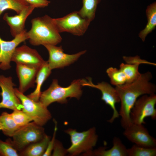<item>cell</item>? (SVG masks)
Here are the masks:
<instances>
[{"mask_svg": "<svg viewBox=\"0 0 156 156\" xmlns=\"http://www.w3.org/2000/svg\"><path fill=\"white\" fill-rule=\"evenodd\" d=\"M36 8H44L48 6L50 2L47 0H24Z\"/></svg>", "mask_w": 156, "mask_h": 156, "instance_id": "32", "label": "cell"}, {"mask_svg": "<svg viewBox=\"0 0 156 156\" xmlns=\"http://www.w3.org/2000/svg\"><path fill=\"white\" fill-rule=\"evenodd\" d=\"M28 39L26 30L11 40L6 41L0 37V69L5 70L11 67L12 55L17 46Z\"/></svg>", "mask_w": 156, "mask_h": 156, "instance_id": "13", "label": "cell"}, {"mask_svg": "<svg viewBox=\"0 0 156 156\" xmlns=\"http://www.w3.org/2000/svg\"><path fill=\"white\" fill-rule=\"evenodd\" d=\"M123 134L135 144L145 147L156 148V139L150 134L143 124L132 123L125 129Z\"/></svg>", "mask_w": 156, "mask_h": 156, "instance_id": "12", "label": "cell"}, {"mask_svg": "<svg viewBox=\"0 0 156 156\" xmlns=\"http://www.w3.org/2000/svg\"><path fill=\"white\" fill-rule=\"evenodd\" d=\"M0 123L3 133L7 136L12 137L20 128L15 122L10 114L3 112L0 115Z\"/></svg>", "mask_w": 156, "mask_h": 156, "instance_id": "21", "label": "cell"}, {"mask_svg": "<svg viewBox=\"0 0 156 156\" xmlns=\"http://www.w3.org/2000/svg\"><path fill=\"white\" fill-rule=\"evenodd\" d=\"M46 134L42 126L31 122L20 127L13 135L11 141L20 153L30 145L41 140Z\"/></svg>", "mask_w": 156, "mask_h": 156, "instance_id": "5", "label": "cell"}, {"mask_svg": "<svg viewBox=\"0 0 156 156\" xmlns=\"http://www.w3.org/2000/svg\"><path fill=\"white\" fill-rule=\"evenodd\" d=\"M55 123V127L53 136L52 138L50 140L46 149L43 154V156H49L51 155L52 152L53 151L55 143V136L56 133L57 129V122L55 120H54Z\"/></svg>", "mask_w": 156, "mask_h": 156, "instance_id": "29", "label": "cell"}, {"mask_svg": "<svg viewBox=\"0 0 156 156\" xmlns=\"http://www.w3.org/2000/svg\"><path fill=\"white\" fill-rule=\"evenodd\" d=\"M156 148H150L133 145L127 149V156H155Z\"/></svg>", "mask_w": 156, "mask_h": 156, "instance_id": "26", "label": "cell"}, {"mask_svg": "<svg viewBox=\"0 0 156 156\" xmlns=\"http://www.w3.org/2000/svg\"><path fill=\"white\" fill-rule=\"evenodd\" d=\"M35 8L29 5L19 14L12 16H9L8 13L4 14L3 19L9 26L11 34L13 37L25 30V25L26 19Z\"/></svg>", "mask_w": 156, "mask_h": 156, "instance_id": "16", "label": "cell"}, {"mask_svg": "<svg viewBox=\"0 0 156 156\" xmlns=\"http://www.w3.org/2000/svg\"><path fill=\"white\" fill-rule=\"evenodd\" d=\"M82 86L81 79L74 80L69 86L63 87L59 85L57 79H54L49 87L41 92L39 101L47 107L55 102L66 103L69 97L79 99L82 93Z\"/></svg>", "mask_w": 156, "mask_h": 156, "instance_id": "3", "label": "cell"}, {"mask_svg": "<svg viewBox=\"0 0 156 156\" xmlns=\"http://www.w3.org/2000/svg\"><path fill=\"white\" fill-rule=\"evenodd\" d=\"M139 63L132 64L121 63L120 65V69L125 75L127 83H130L136 80L141 73L139 71Z\"/></svg>", "mask_w": 156, "mask_h": 156, "instance_id": "24", "label": "cell"}, {"mask_svg": "<svg viewBox=\"0 0 156 156\" xmlns=\"http://www.w3.org/2000/svg\"><path fill=\"white\" fill-rule=\"evenodd\" d=\"M156 104L155 93L144 94L139 97L131 110L130 116L132 123L139 125L145 124L144 119L147 117L155 120Z\"/></svg>", "mask_w": 156, "mask_h": 156, "instance_id": "8", "label": "cell"}, {"mask_svg": "<svg viewBox=\"0 0 156 156\" xmlns=\"http://www.w3.org/2000/svg\"><path fill=\"white\" fill-rule=\"evenodd\" d=\"M53 20L60 33L67 32L78 36L83 35L91 22L83 17L79 11L72 12L61 18H53Z\"/></svg>", "mask_w": 156, "mask_h": 156, "instance_id": "6", "label": "cell"}, {"mask_svg": "<svg viewBox=\"0 0 156 156\" xmlns=\"http://www.w3.org/2000/svg\"><path fill=\"white\" fill-rule=\"evenodd\" d=\"M64 131L69 135L71 142L70 146L66 149L67 153L73 156L83 153L92 155L93 149L96 145L98 137L95 127L81 132L71 128Z\"/></svg>", "mask_w": 156, "mask_h": 156, "instance_id": "4", "label": "cell"}, {"mask_svg": "<svg viewBox=\"0 0 156 156\" xmlns=\"http://www.w3.org/2000/svg\"><path fill=\"white\" fill-rule=\"evenodd\" d=\"M1 130V127L0 123V130Z\"/></svg>", "mask_w": 156, "mask_h": 156, "instance_id": "33", "label": "cell"}, {"mask_svg": "<svg viewBox=\"0 0 156 156\" xmlns=\"http://www.w3.org/2000/svg\"><path fill=\"white\" fill-rule=\"evenodd\" d=\"M16 94L20 100L22 110L38 125L42 126L51 118V114L47 109L39 101H36L20 92L15 88Z\"/></svg>", "mask_w": 156, "mask_h": 156, "instance_id": "7", "label": "cell"}, {"mask_svg": "<svg viewBox=\"0 0 156 156\" xmlns=\"http://www.w3.org/2000/svg\"><path fill=\"white\" fill-rule=\"evenodd\" d=\"M147 23L145 28L139 34V37L144 42L147 35L155 29L156 26V3L154 2L148 5L146 11Z\"/></svg>", "mask_w": 156, "mask_h": 156, "instance_id": "20", "label": "cell"}, {"mask_svg": "<svg viewBox=\"0 0 156 156\" xmlns=\"http://www.w3.org/2000/svg\"><path fill=\"white\" fill-rule=\"evenodd\" d=\"M40 68L16 64V71L19 81L18 89L19 91L24 94L29 88L34 86L36 76Z\"/></svg>", "mask_w": 156, "mask_h": 156, "instance_id": "15", "label": "cell"}, {"mask_svg": "<svg viewBox=\"0 0 156 156\" xmlns=\"http://www.w3.org/2000/svg\"><path fill=\"white\" fill-rule=\"evenodd\" d=\"M31 27L27 31L28 39L33 46L51 44L56 45L62 38L54 23L53 18L47 15L33 18Z\"/></svg>", "mask_w": 156, "mask_h": 156, "instance_id": "2", "label": "cell"}, {"mask_svg": "<svg viewBox=\"0 0 156 156\" xmlns=\"http://www.w3.org/2000/svg\"><path fill=\"white\" fill-rule=\"evenodd\" d=\"M11 61L39 68L45 61L36 50L23 45L16 49Z\"/></svg>", "mask_w": 156, "mask_h": 156, "instance_id": "14", "label": "cell"}, {"mask_svg": "<svg viewBox=\"0 0 156 156\" xmlns=\"http://www.w3.org/2000/svg\"><path fill=\"white\" fill-rule=\"evenodd\" d=\"M11 77H6L0 75V95L2 100L0 102V109L6 108L14 110H21L22 106L16 96Z\"/></svg>", "mask_w": 156, "mask_h": 156, "instance_id": "11", "label": "cell"}, {"mask_svg": "<svg viewBox=\"0 0 156 156\" xmlns=\"http://www.w3.org/2000/svg\"><path fill=\"white\" fill-rule=\"evenodd\" d=\"M152 78L151 72L148 71L141 74L136 80L131 83L116 86L121 103L119 112L121 118L120 123L124 129L132 123L130 112L137 99L143 95L156 92L155 85L150 81Z\"/></svg>", "mask_w": 156, "mask_h": 156, "instance_id": "1", "label": "cell"}, {"mask_svg": "<svg viewBox=\"0 0 156 156\" xmlns=\"http://www.w3.org/2000/svg\"><path fill=\"white\" fill-rule=\"evenodd\" d=\"M51 137L46 134L40 141L28 146L19 153L22 156H42L45 152Z\"/></svg>", "mask_w": 156, "mask_h": 156, "instance_id": "19", "label": "cell"}, {"mask_svg": "<svg viewBox=\"0 0 156 156\" xmlns=\"http://www.w3.org/2000/svg\"><path fill=\"white\" fill-rule=\"evenodd\" d=\"M29 4L24 0H0V16L5 10L10 9L18 14Z\"/></svg>", "mask_w": 156, "mask_h": 156, "instance_id": "22", "label": "cell"}, {"mask_svg": "<svg viewBox=\"0 0 156 156\" xmlns=\"http://www.w3.org/2000/svg\"><path fill=\"white\" fill-rule=\"evenodd\" d=\"M123 58L127 63H139L140 64H146L154 65H156L154 63L150 62L146 60L141 59L140 57L138 55L135 57L124 56L123 57Z\"/></svg>", "mask_w": 156, "mask_h": 156, "instance_id": "31", "label": "cell"}, {"mask_svg": "<svg viewBox=\"0 0 156 156\" xmlns=\"http://www.w3.org/2000/svg\"><path fill=\"white\" fill-rule=\"evenodd\" d=\"M44 46L48 52L49 56L47 61L52 70L69 66L77 61L86 51L84 50L74 54H68L64 52L61 46L58 47L55 45L46 44Z\"/></svg>", "mask_w": 156, "mask_h": 156, "instance_id": "10", "label": "cell"}, {"mask_svg": "<svg viewBox=\"0 0 156 156\" xmlns=\"http://www.w3.org/2000/svg\"><path fill=\"white\" fill-rule=\"evenodd\" d=\"M52 156H64L67 153L66 149L63 147L62 144L55 140L54 146Z\"/></svg>", "mask_w": 156, "mask_h": 156, "instance_id": "30", "label": "cell"}, {"mask_svg": "<svg viewBox=\"0 0 156 156\" xmlns=\"http://www.w3.org/2000/svg\"><path fill=\"white\" fill-rule=\"evenodd\" d=\"M101 0H82V7L79 11L83 17L91 22L94 19L98 4Z\"/></svg>", "mask_w": 156, "mask_h": 156, "instance_id": "23", "label": "cell"}, {"mask_svg": "<svg viewBox=\"0 0 156 156\" xmlns=\"http://www.w3.org/2000/svg\"><path fill=\"white\" fill-rule=\"evenodd\" d=\"M10 114L16 123L20 127L33 121L32 119L22 110H14Z\"/></svg>", "mask_w": 156, "mask_h": 156, "instance_id": "28", "label": "cell"}, {"mask_svg": "<svg viewBox=\"0 0 156 156\" xmlns=\"http://www.w3.org/2000/svg\"><path fill=\"white\" fill-rule=\"evenodd\" d=\"M0 156H18L19 152L12 143L11 140L7 139L4 142L0 139Z\"/></svg>", "mask_w": 156, "mask_h": 156, "instance_id": "27", "label": "cell"}, {"mask_svg": "<svg viewBox=\"0 0 156 156\" xmlns=\"http://www.w3.org/2000/svg\"><path fill=\"white\" fill-rule=\"evenodd\" d=\"M52 70L49 67L47 61H45L39 68L37 74L35 83L36 87L35 90L27 96L36 101H39L41 93V86L44 81L51 73Z\"/></svg>", "mask_w": 156, "mask_h": 156, "instance_id": "18", "label": "cell"}, {"mask_svg": "<svg viewBox=\"0 0 156 156\" xmlns=\"http://www.w3.org/2000/svg\"><path fill=\"white\" fill-rule=\"evenodd\" d=\"M88 81L84 79H81L82 86H87L95 88L100 90L102 94L101 99L107 105H109L113 111V114L108 122L112 123L119 117V112L116 107L117 103H119L120 100L115 88H113L108 83L102 81L94 84L91 78H87Z\"/></svg>", "mask_w": 156, "mask_h": 156, "instance_id": "9", "label": "cell"}, {"mask_svg": "<svg viewBox=\"0 0 156 156\" xmlns=\"http://www.w3.org/2000/svg\"><path fill=\"white\" fill-rule=\"evenodd\" d=\"M106 72L112 84L117 86L127 83L126 76L120 68L110 67L107 69Z\"/></svg>", "mask_w": 156, "mask_h": 156, "instance_id": "25", "label": "cell"}, {"mask_svg": "<svg viewBox=\"0 0 156 156\" xmlns=\"http://www.w3.org/2000/svg\"><path fill=\"white\" fill-rule=\"evenodd\" d=\"M113 146L108 150L101 147L93 151L92 155L97 156H127V149L120 139L115 136L112 141Z\"/></svg>", "mask_w": 156, "mask_h": 156, "instance_id": "17", "label": "cell"}]
</instances>
